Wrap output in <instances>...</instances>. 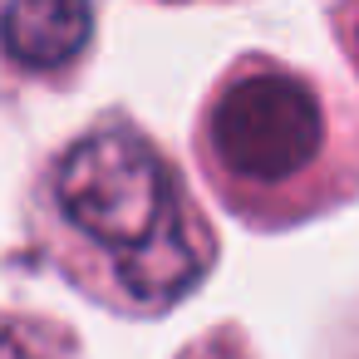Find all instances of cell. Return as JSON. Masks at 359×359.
<instances>
[{
  "instance_id": "7a4b0ae2",
  "label": "cell",
  "mask_w": 359,
  "mask_h": 359,
  "mask_svg": "<svg viewBox=\"0 0 359 359\" xmlns=\"http://www.w3.org/2000/svg\"><path fill=\"white\" fill-rule=\"evenodd\" d=\"M192 163L226 217L290 231L359 197V109L315 69L246 50L197 104Z\"/></svg>"
},
{
  "instance_id": "5b68a950",
  "label": "cell",
  "mask_w": 359,
  "mask_h": 359,
  "mask_svg": "<svg viewBox=\"0 0 359 359\" xmlns=\"http://www.w3.org/2000/svg\"><path fill=\"white\" fill-rule=\"evenodd\" d=\"M172 359H261L256 354V344L241 334V325H212V330H202V334H192Z\"/></svg>"
},
{
  "instance_id": "8992f818",
  "label": "cell",
  "mask_w": 359,
  "mask_h": 359,
  "mask_svg": "<svg viewBox=\"0 0 359 359\" xmlns=\"http://www.w3.org/2000/svg\"><path fill=\"white\" fill-rule=\"evenodd\" d=\"M330 35H334L344 65L359 79V0H334V6H330Z\"/></svg>"
},
{
  "instance_id": "3957f363",
  "label": "cell",
  "mask_w": 359,
  "mask_h": 359,
  "mask_svg": "<svg viewBox=\"0 0 359 359\" xmlns=\"http://www.w3.org/2000/svg\"><path fill=\"white\" fill-rule=\"evenodd\" d=\"M94 45V0H0V55L20 74L60 79Z\"/></svg>"
},
{
  "instance_id": "52a82bcc",
  "label": "cell",
  "mask_w": 359,
  "mask_h": 359,
  "mask_svg": "<svg viewBox=\"0 0 359 359\" xmlns=\"http://www.w3.org/2000/svg\"><path fill=\"white\" fill-rule=\"evenodd\" d=\"M158 6H222V0H158Z\"/></svg>"
},
{
  "instance_id": "6da1fadb",
  "label": "cell",
  "mask_w": 359,
  "mask_h": 359,
  "mask_svg": "<svg viewBox=\"0 0 359 359\" xmlns=\"http://www.w3.org/2000/svg\"><path fill=\"white\" fill-rule=\"evenodd\" d=\"M30 231L84 300L123 320L177 310L222 261V236L182 163L118 109L69 133L40 163Z\"/></svg>"
},
{
  "instance_id": "277c9868",
  "label": "cell",
  "mask_w": 359,
  "mask_h": 359,
  "mask_svg": "<svg viewBox=\"0 0 359 359\" xmlns=\"http://www.w3.org/2000/svg\"><path fill=\"white\" fill-rule=\"evenodd\" d=\"M0 359H79V339L69 325L45 315H0Z\"/></svg>"
}]
</instances>
